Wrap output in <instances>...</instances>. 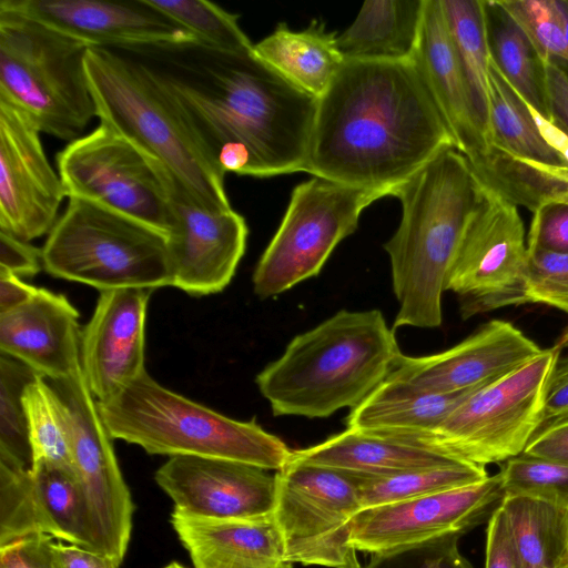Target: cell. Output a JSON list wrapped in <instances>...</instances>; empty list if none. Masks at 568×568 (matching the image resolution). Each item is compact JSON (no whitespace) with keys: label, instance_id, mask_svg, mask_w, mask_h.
<instances>
[{"label":"cell","instance_id":"6da1fadb","mask_svg":"<svg viewBox=\"0 0 568 568\" xmlns=\"http://www.w3.org/2000/svg\"><path fill=\"white\" fill-rule=\"evenodd\" d=\"M125 50L160 81L223 174L304 172L317 98L253 50L227 52L199 42Z\"/></svg>","mask_w":568,"mask_h":568},{"label":"cell","instance_id":"7a4b0ae2","mask_svg":"<svg viewBox=\"0 0 568 568\" xmlns=\"http://www.w3.org/2000/svg\"><path fill=\"white\" fill-rule=\"evenodd\" d=\"M455 148L412 60L344 61L317 106L304 172L392 195Z\"/></svg>","mask_w":568,"mask_h":568},{"label":"cell","instance_id":"3957f363","mask_svg":"<svg viewBox=\"0 0 568 568\" xmlns=\"http://www.w3.org/2000/svg\"><path fill=\"white\" fill-rule=\"evenodd\" d=\"M479 174L455 148L436 154L393 192L402 217L384 244L399 308L394 328L438 327L442 296L477 199Z\"/></svg>","mask_w":568,"mask_h":568},{"label":"cell","instance_id":"277c9868","mask_svg":"<svg viewBox=\"0 0 568 568\" xmlns=\"http://www.w3.org/2000/svg\"><path fill=\"white\" fill-rule=\"evenodd\" d=\"M400 354L379 310H341L296 335L255 383L274 416L325 418L359 405Z\"/></svg>","mask_w":568,"mask_h":568},{"label":"cell","instance_id":"5b68a950","mask_svg":"<svg viewBox=\"0 0 568 568\" xmlns=\"http://www.w3.org/2000/svg\"><path fill=\"white\" fill-rule=\"evenodd\" d=\"M85 71L100 123L161 163L205 210L232 209L223 174L153 73L125 49L89 48Z\"/></svg>","mask_w":568,"mask_h":568},{"label":"cell","instance_id":"8992f818","mask_svg":"<svg viewBox=\"0 0 568 568\" xmlns=\"http://www.w3.org/2000/svg\"><path fill=\"white\" fill-rule=\"evenodd\" d=\"M97 406L112 439L138 445L151 455L229 459L275 471L292 456L278 437L255 420H236L185 398L146 371Z\"/></svg>","mask_w":568,"mask_h":568},{"label":"cell","instance_id":"52a82bcc","mask_svg":"<svg viewBox=\"0 0 568 568\" xmlns=\"http://www.w3.org/2000/svg\"><path fill=\"white\" fill-rule=\"evenodd\" d=\"M89 47L26 17L0 10V100L41 133L69 143L97 116L87 71Z\"/></svg>","mask_w":568,"mask_h":568},{"label":"cell","instance_id":"ba28073f","mask_svg":"<svg viewBox=\"0 0 568 568\" xmlns=\"http://www.w3.org/2000/svg\"><path fill=\"white\" fill-rule=\"evenodd\" d=\"M41 251L47 273L100 292L174 283L168 236L82 199L69 197Z\"/></svg>","mask_w":568,"mask_h":568},{"label":"cell","instance_id":"9c48e42d","mask_svg":"<svg viewBox=\"0 0 568 568\" xmlns=\"http://www.w3.org/2000/svg\"><path fill=\"white\" fill-rule=\"evenodd\" d=\"M557 347L471 392L423 442L485 467L525 450L541 425L544 397L559 358Z\"/></svg>","mask_w":568,"mask_h":568},{"label":"cell","instance_id":"30bf717a","mask_svg":"<svg viewBox=\"0 0 568 568\" xmlns=\"http://www.w3.org/2000/svg\"><path fill=\"white\" fill-rule=\"evenodd\" d=\"M387 195L318 176L296 185L254 270L255 295L274 297L318 275L337 244L356 231L363 210Z\"/></svg>","mask_w":568,"mask_h":568},{"label":"cell","instance_id":"8fae6325","mask_svg":"<svg viewBox=\"0 0 568 568\" xmlns=\"http://www.w3.org/2000/svg\"><path fill=\"white\" fill-rule=\"evenodd\" d=\"M68 197L97 203L161 232L176 229L173 178L160 162L100 123L57 154Z\"/></svg>","mask_w":568,"mask_h":568},{"label":"cell","instance_id":"7c38bea8","mask_svg":"<svg viewBox=\"0 0 568 568\" xmlns=\"http://www.w3.org/2000/svg\"><path fill=\"white\" fill-rule=\"evenodd\" d=\"M274 518L292 564L362 568L351 542L362 509L355 473L290 459L275 473Z\"/></svg>","mask_w":568,"mask_h":568},{"label":"cell","instance_id":"4fadbf2b","mask_svg":"<svg viewBox=\"0 0 568 568\" xmlns=\"http://www.w3.org/2000/svg\"><path fill=\"white\" fill-rule=\"evenodd\" d=\"M527 265L517 204L479 174L474 211L446 283L458 297L462 317L527 304Z\"/></svg>","mask_w":568,"mask_h":568},{"label":"cell","instance_id":"5bb4252c","mask_svg":"<svg viewBox=\"0 0 568 568\" xmlns=\"http://www.w3.org/2000/svg\"><path fill=\"white\" fill-rule=\"evenodd\" d=\"M47 379V378H45ZM67 415L73 468L80 485L91 550L121 564L132 531L134 505L82 369L48 379Z\"/></svg>","mask_w":568,"mask_h":568},{"label":"cell","instance_id":"9a60e30c","mask_svg":"<svg viewBox=\"0 0 568 568\" xmlns=\"http://www.w3.org/2000/svg\"><path fill=\"white\" fill-rule=\"evenodd\" d=\"M504 498L497 474L473 485L363 508L352 520L351 542L356 551L376 554L448 534L463 535L490 517Z\"/></svg>","mask_w":568,"mask_h":568},{"label":"cell","instance_id":"2e32d148","mask_svg":"<svg viewBox=\"0 0 568 568\" xmlns=\"http://www.w3.org/2000/svg\"><path fill=\"white\" fill-rule=\"evenodd\" d=\"M40 133L26 114L0 100V231L26 242L50 233L67 196Z\"/></svg>","mask_w":568,"mask_h":568},{"label":"cell","instance_id":"e0dca14e","mask_svg":"<svg viewBox=\"0 0 568 568\" xmlns=\"http://www.w3.org/2000/svg\"><path fill=\"white\" fill-rule=\"evenodd\" d=\"M0 10L37 21L89 48L196 42L148 0H1Z\"/></svg>","mask_w":568,"mask_h":568},{"label":"cell","instance_id":"ac0fdd59","mask_svg":"<svg viewBox=\"0 0 568 568\" xmlns=\"http://www.w3.org/2000/svg\"><path fill=\"white\" fill-rule=\"evenodd\" d=\"M174 510L211 519H248L274 513L276 477L270 470L229 459L170 457L155 473Z\"/></svg>","mask_w":568,"mask_h":568},{"label":"cell","instance_id":"d6986e66","mask_svg":"<svg viewBox=\"0 0 568 568\" xmlns=\"http://www.w3.org/2000/svg\"><path fill=\"white\" fill-rule=\"evenodd\" d=\"M541 352L509 322L491 320L444 352L420 357L400 354L386 378L442 394L474 390L499 379Z\"/></svg>","mask_w":568,"mask_h":568},{"label":"cell","instance_id":"ffe728a7","mask_svg":"<svg viewBox=\"0 0 568 568\" xmlns=\"http://www.w3.org/2000/svg\"><path fill=\"white\" fill-rule=\"evenodd\" d=\"M172 202L176 216V229L169 237L173 286L192 296L223 291L245 253V219L233 209L205 210L175 181Z\"/></svg>","mask_w":568,"mask_h":568},{"label":"cell","instance_id":"44dd1931","mask_svg":"<svg viewBox=\"0 0 568 568\" xmlns=\"http://www.w3.org/2000/svg\"><path fill=\"white\" fill-rule=\"evenodd\" d=\"M152 290L100 292L81 329V369L97 402L118 395L144 372L145 318Z\"/></svg>","mask_w":568,"mask_h":568},{"label":"cell","instance_id":"7402d4cb","mask_svg":"<svg viewBox=\"0 0 568 568\" xmlns=\"http://www.w3.org/2000/svg\"><path fill=\"white\" fill-rule=\"evenodd\" d=\"M455 149L478 169L490 150L475 111L440 0H425L412 57Z\"/></svg>","mask_w":568,"mask_h":568},{"label":"cell","instance_id":"603a6c76","mask_svg":"<svg viewBox=\"0 0 568 568\" xmlns=\"http://www.w3.org/2000/svg\"><path fill=\"white\" fill-rule=\"evenodd\" d=\"M79 312L45 288L24 305L0 315V352L42 377L55 381L81 371Z\"/></svg>","mask_w":568,"mask_h":568},{"label":"cell","instance_id":"cb8c5ba5","mask_svg":"<svg viewBox=\"0 0 568 568\" xmlns=\"http://www.w3.org/2000/svg\"><path fill=\"white\" fill-rule=\"evenodd\" d=\"M3 507L22 537L48 535L91 550L85 509L74 471L39 462L7 487Z\"/></svg>","mask_w":568,"mask_h":568},{"label":"cell","instance_id":"d4e9b609","mask_svg":"<svg viewBox=\"0 0 568 568\" xmlns=\"http://www.w3.org/2000/svg\"><path fill=\"white\" fill-rule=\"evenodd\" d=\"M171 524L194 568H292L273 514L211 519L173 510Z\"/></svg>","mask_w":568,"mask_h":568},{"label":"cell","instance_id":"484cf974","mask_svg":"<svg viewBox=\"0 0 568 568\" xmlns=\"http://www.w3.org/2000/svg\"><path fill=\"white\" fill-rule=\"evenodd\" d=\"M291 459L369 476L466 463L433 447L353 428L317 445L292 450Z\"/></svg>","mask_w":568,"mask_h":568},{"label":"cell","instance_id":"4316f807","mask_svg":"<svg viewBox=\"0 0 568 568\" xmlns=\"http://www.w3.org/2000/svg\"><path fill=\"white\" fill-rule=\"evenodd\" d=\"M474 390L442 394L386 378L349 409L346 426L426 446L424 439Z\"/></svg>","mask_w":568,"mask_h":568},{"label":"cell","instance_id":"83f0119b","mask_svg":"<svg viewBox=\"0 0 568 568\" xmlns=\"http://www.w3.org/2000/svg\"><path fill=\"white\" fill-rule=\"evenodd\" d=\"M425 0H367L336 37L344 61H407L416 48Z\"/></svg>","mask_w":568,"mask_h":568},{"label":"cell","instance_id":"f1b7e54d","mask_svg":"<svg viewBox=\"0 0 568 568\" xmlns=\"http://www.w3.org/2000/svg\"><path fill=\"white\" fill-rule=\"evenodd\" d=\"M336 37L316 19L302 31H293L281 22L253 45V52L291 83L320 98L344 63Z\"/></svg>","mask_w":568,"mask_h":568},{"label":"cell","instance_id":"f546056e","mask_svg":"<svg viewBox=\"0 0 568 568\" xmlns=\"http://www.w3.org/2000/svg\"><path fill=\"white\" fill-rule=\"evenodd\" d=\"M500 507L523 568H568L566 508L521 496H505Z\"/></svg>","mask_w":568,"mask_h":568},{"label":"cell","instance_id":"4dcf8cb0","mask_svg":"<svg viewBox=\"0 0 568 568\" xmlns=\"http://www.w3.org/2000/svg\"><path fill=\"white\" fill-rule=\"evenodd\" d=\"M454 47L489 150L488 6L479 0H440Z\"/></svg>","mask_w":568,"mask_h":568},{"label":"cell","instance_id":"1f68e13d","mask_svg":"<svg viewBox=\"0 0 568 568\" xmlns=\"http://www.w3.org/2000/svg\"><path fill=\"white\" fill-rule=\"evenodd\" d=\"M490 149L548 164H564L539 135L520 97L489 58ZM490 150V151H491Z\"/></svg>","mask_w":568,"mask_h":568},{"label":"cell","instance_id":"d6a6232c","mask_svg":"<svg viewBox=\"0 0 568 568\" xmlns=\"http://www.w3.org/2000/svg\"><path fill=\"white\" fill-rule=\"evenodd\" d=\"M356 475L359 480L362 509L473 485L488 477L485 467L468 463L390 476Z\"/></svg>","mask_w":568,"mask_h":568},{"label":"cell","instance_id":"836d02e7","mask_svg":"<svg viewBox=\"0 0 568 568\" xmlns=\"http://www.w3.org/2000/svg\"><path fill=\"white\" fill-rule=\"evenodd\" d=\"M39 376L41 375L26 364L1 354L0 464L22 471L33 470V453L23 393Z\"/></svg>","mask_w":568,"mask_h":568},{"label":"cell","instance_id":"e575fe53","mask_svg":"<svg viewBox=\"0 0 568 568\" xmlns=\"http://www.w3.org/2000/svg\"><path fill=\"white\" fill-rule=\"evenodd\" d=\"M23 404L33 465L44 462L74 471L67 415L49 381L39 376L31 382L23 393Z\"/></svg>","mask_w":568,"mask_h":568},{"label":"cell","instance_id":"d590c367","mask_svg":"<svg viewBox=\"0 0 568 568\" xmlns=\"http://www.w3.org/2000/svg\"><path fill=\"white\" fill-rule=\"evenodd\" d=\"M173 22L187 30L196 42L227 52L253 50V43L241 29L239 16L205 0H148Z\"/></svg>","mask_w":568,"mask_h":568},{"label":"cell","instance_id":"8d00e7d4","mask_svg":"<svg viewBox=\"0 0 568 568\" xmlns=\"http://www.w3.org/2000/svg\"><path fill=\"white\" fill-rule=\"evenodd\" d=\"M528 38L537 62H568V40L556 0L488 1Z\"/></svg>","mask_w":568,"mask_h":568},{"label":"cell","instance_id":"74e56055","mask_svg":"<svg viewBox=\"0 0 568 568\" xmlns=\"http://www.w3.org/2000/svg\"><path fill=\"white\" fill-rule=\"evenodd\" d=\"M499 476L505 496H521L568 509V465L520 454Z\"/></svg>","mask_w":568,"mask_h":568},{"label":"cell","instance_id":"f35d334b","mask_svg":"<svg viewBox=\"0 0 568 568\" xmlns=\"http://www.w3.org/2000/svg\"><path fill=\"white\" fill-rule=\"evenodd\" d=\"M500 14L501 19L493 31L490 44L495 61L515 92L524 101L546 113L539 92L532 47L523 30L504 13Z\"/></svg>","mask_w":568,"mask_h":568},{"label":"cell","instance_id":"ab89813d","mask_svg":"<svg viewBox=\"0 0 568 568\" xmlns=\"http://www.w3.org/2000/svg\"><path fill=\"white\" fill-rule=\"evenodd\" d=\"M460 536L448 534L372 554L371 560L362 568H473L458 550Z\"/></svg>","mask_w":568,"mask_h":568},{"label":"cell","instance_id":"60d3db41","mask_svg":"<svg viewBox=\"0 0 568 568\" xmlns=\"http://www.w3.org/2000/svg\"><path fill=\"white\" fill-rule=\"evenodd\" d=\"M526 301L568 314V253L528 248Z\"/></svg>","mask_w":568,"mask_h":568},{"label":"cell","instance_id":"b9f144b4","mask_svg":"<svg viewBox=\"0 0 568 568\" xmlns=\"http://www.w3.org/2000/svg\"><path fill=\"white\" fill-rule=\"evenodd\" d=\"M527 246L568 253V204L552 203L534 211Z\"/></svg>","mask_w":568,"mask_h":568},{"label":"cell","instance_id":"7bdbcfd3","mask_svg":"<svg viewBox=\"0 0 568 568\" xmlns=\"http://www.w3.org/2000/svg\"><path fill=\"white\" fill-rule=\"evenodd\" d=\"M485 568H523L511 529L500 506L488 519Z\"/></svg>","mask_w":568,"mask_h":568},{"label":"cell","instance_id":"ee69618b","mask_svg":"<svg viewBox=\"0 0 568 568\" xmlns=\"http://www.w3.org/2000/svg\"><path fill=\"white\" fill-rule=\"evenodd\" d=\"M52 539L32 535L0 546V568H53Z\"/></svg>","mask_w":568,"mask_h":568},{"label":"cell","instance_id":"f6af8a7d","mask_svg":"<svg viewBox=\"0 0 568 568\" xmlns=\"http://www.w3.org/2000/svg\"><path fill=\"white\" fill-rule=\"evenodd\" d=\"M546 114L568 131V74L555 61L538 62Z\"/></svg>","mask_w":568,"mask_h":568},{"label":"cell","instance_id":"bcb514c9","mask_svg":"<svg viewBox=\"0 0 568 568\" xmlns=\"http://www.w3.org/2000/svg\"><path fill=\"white\" fill-rule=\"evenodd\" d=\"M42 267L41 250L0 231V268L21 277L33 276Z\"/></svg>","mask_w":568,"mask_h":568},{"label":"cell","instance_id":"7dc6e473","mask_svg":"<svg viewBox=\"0 0 568 568\" xmlns=\"http://www.w3.org/2000/svg\"><path fill=\"white\" fill-rule=\"evenodd\" d=\"M564 419H568V357H559L549 376L540 428Z\"/></svg>","mask_w":568,"mask_h":568},{"label":"cell","instance_id":"c3c4849f","mask_svg":"<svg viewBox=\"0 0 568 568\" xmlns=\"http://www.w3.org/2000/svg\"><path fill=\"white\" fill-rule=\"evenodd\" d=\"M523 454L568 465V419L538 429Z\"/></svg>","mask_w":568,"mask_h":568},{"label":"cell","instance_id":"681fc988","mask_svg":"<svg viewBox=\"0 0 568 568\" xmlns=\"http://www.w3.org/2000/svg\"><path fill=\"white\" fill-rule=\"evenodd\" d=\"M53 568H119L114 559L100 552L52 539Z\"/></svg>","mask_w":568,"mask_h":568},{"label":"cell","instance_id":"f907efd6","mask_svg":"<svg viewBox=\"0 0 568 568\" xmlns=\"http://www.w3.org/2000/svg\"><path fill=\"white\" fill-rule=\"evenodd\" d=\"M521 99V98H520ZM523 100V99H521ZM536 129L544 142L558 154L564 165L568 166V132L552 118L524 101Z\"/></svg>","mask_w":568,"mask_h":568},{"label":"cell","instance_id":"816d5d0a","mask_svg":"<svg viewBox=\"0 0 568 568\" xmlns=\"http://www.w3.org/2000/svg\"><path fill=\"white\" fill-rule=\"evenodd\" d=\"M39 290L40 287L23 282L20 276L0 268V315L24 305Z\"/></svg>","mask_w":568,"mask_h":568},{"label":"cell","instance_id":"f5cc1de1","mask_svg":"<svg viewBox=\"0 0 568 568\" xmlns=\"http://www.w3.org/2000/svg\"><path fill=\"white\" fill-rule=\"evenodd\" d=\"M548 174L551 180L568 186V166L567 165H551L548 169Z\"/></svg>","mask_w":568,"mask_h":568},{"label":"cell","instance_id":"db71d44e","mask_svg":"<svg viewBox=\"0 0 568 568\" xmlns=\"http://www.w3.org/2000/svg\"><path fill=\"white\" fill-rule=\"evenodd\" d=\"M557 8L559 10L561 20L564 22L567 40H568V1L559 0L557 1Z\"/></svg>","mask_w":568,"mask_h":568},{"label":"cell","instance_id":"11a10c76","mask_svg":"<svg viewBox=\"0 0 568 568\" xmlns=\"http://www.w3.org/2000/svg\"><path fill=\"white\" fill-rule=\"evenodd\" d=\"M555 347L558 349L567 348L568 349V325L560 334L559 338L557 339Z\"/></svg>","mask_w":568,"mask_h":568},{"label":"cell","instance_id":"9f6ffc18","mask_svg":"<svg viewBox=\"0 0 568 568\" xmlns=\"http://www.w3.org/2000/svg\"><path fill=\"white\" fill-rule=\"evenodd\" d=\"M164 568H186V567H184L183 565H181L176 561H173V562L169 564L168 566H165Z\"/></svg>","mask_w":568,"mask_h":568},{"label":"cell","instance_id":"6f0895ef","mask_svg":"<svg viewBox=\"0 0 568 568\" xmlns=\"http://www.w3.org/2000/svg\"><path fill=\"white\" fill-rule=\"evenodd\" d=\"M567 514H568V509H567Z\"/></svg>","mask_w":568,"mask_h":568},{"label":"cell","instance_id":"680465c9","mask_svg":"<svg viewBox=\"0 0 568 568\" xmlns=\"http://www.w3.org/2000/svg\"><path fill=\"white\" fill-rule=\"evenodd\" d=\"M568 132V131H567Z\"/></svg>","mask_w":568,"mask_h":568}]
</instances>
